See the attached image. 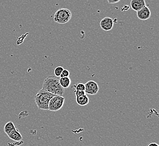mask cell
Segmentation results:
<instances>
[{
    "label": "cell",
    "mask_w": 159,
    "mask_h": 146,
    "mask_svg": "<svg viewBox=\"0 0 159 146\" xmlns=\"http://www.w3.org/2000/svg\"><path fill=\"white\" fill-rule=\"evenodd\" d=\"M59 78L53 75L48 76L44 80L42 89L54 95L63 96L64 89L60 84Z\"/></svg>",
    "instance_id": "1"
},
{
    "label": "cell",
    "mask_w": 159,
    "mask_h": 146,
    "mask_svg": "<svg viewBox=\"0 0 159 146\" xmlns=\"http://www.w3.org/2000/svg\"><path fill=\"white\" fill-rule=\"evenodd\" d=\"M54 96L43 89H40L34 97L35 103L39 109L48 110L49 101Z\"/></svg>",
    "instance_id": "2"
},
{
    "label": "cell",
    "mask_w": 159,
    "mask_h": 146,
    "mask_svg": "<svg viewBox=\"0 0 159 146\" xmlns=\"http://www.w3.org/2000/svg\"><path fill=\"white\" fill-rule=\"evenodd\" d=\"M72 13L67 9H60L57 11L54 16V20L58 24H66L72 18Z\"/></svg>",
    "instance_id": "3"
},
{
    "label": "cell",
    "mask_w": 159,
    "mask_h": 146,
    "mask_svg": "<svg viewBox=\"0 0 159 146\" xmlns=\"http://www.w3.org/2000/svg\"><path fill=\"white\" fill-rule=\"evenodd\" d=\"M65 98L60 95H54L49 101L48 110L55 112L61 109L64 105Z\"/></svg>",
    "instance_id": "4"
},
{
    "label": "cell",
    "mask_w": 159,
    "mask_h": 146,
    "mask_svg": "<svg viewBox=\"0 0 159 146\" xmlns=\"http://www.w3.org/2000/svg\"><path fill=\"white\" fill-rule=\"evenodd\" d=\"M99 86L93 80H89L85 84V92L86 94L95 95L99 91Z\"/></svg>",
    "instance_id": "5"
},
{
    "label": "cell",
    "mask_w": 159,
    "mask_h": 146,
    "mask_svg": "<svg viewBox=\"0 0 159 146\" xmlns=\"http://www.w3.org/2000/svg\"><path fill=\"white\" fill-rule=\"evenodd\" d=\"M114 21L110 17H105L100 22L101 28L105 32L110 31L113 28Z\"/></svg>",
    "instance_id": "6"
},
{
    "label": "cell",
    "mask_w": 159,
    "mask_h": 146,
    "mask_svg": "<svg viewBox=\"0 0 159 146\" xmlns=\"http://www.w3.org/2000/svg\"><path fill=\"white\" fill-rule=\"evenodd\" d=\"M137 15L139 19L141 20H146L150 18L151 13L150 9L146 6L141 10L137 11Z\"/></svg>",
    "instance_id": "7"
},
{
    "label": "cell",
    "mask_w": 159,
    "mask_h": 146,
    "mask_svg": "<svg viewBox=\"0 0 159 146\" xmlns=\"http://www.w3.org/2000/svg\"><path fill=\"white\" fill-rule=\"evenodd\" d=\"M130 6L134 11H137L146 6V2L144 0H132Z\"/></svg>",
    "instance_id": "8"
},
{
    "label": "cell",
    "mask_w": 159,
    "mask_h": 146,
    "mask_svg": "<svg viewBox=\"0 0 159 146\" xmlns=\"http://www.w3.org/2000/svg\"><path fill=\"white\" fill-rule=\"evenodd\" d=\"M7 136L11 140H16V141H20L23 139V137L21 136V134L19 131L18 129L16 128L14 130H13L12 131H11Z\"/></svg>",
    "instance_id": "9"
},
{
    "label": "cell",
    "mask_w": 159,
    "mask_h": 146,
    "mask_svg": "<svg viewBox=\"0 0 159 146\" xmlns=\"http://www.w3.org/2000/svg\"><path fill=\"white\" fill-rule=\"evenodd\" d=\"M76 102L80 106H86L89 104V98L86 94L76 97Z\"/></svg>",
    "instance_id": "10"
},
{
    "label": "cell",
    "mask_w": 159,
    "mask_h": 146,
    "mask_svg": "<svg viewBox=\"0 0 159 146\" xmlns=\"http://www.w3.org/2000/svg\"><path fill=\"white\" fill-rule=\"evenodd\" d=\"M59 83L63 88H68L71 84V79L70 77L59 78Z\"/></svg>",
    "instance_id": "11"
},
{
    "label": "cell",
    "mask_w": 159,
    "mask_h": 146,
    "mask_svg": "<svg viewBox=\"0 0 159 146\" xmlns=\"http://www.w3.org/2000/svg\"><path fill=\"white\" fill-rule=\"evenodd\" d=\"M16 128L14 125V124L13 123V122L10 121V122H7L5 125L4 126L3 130H4V132L8 135L11 131H12Z\"/></svg>",
    "instance_id": "12"
},
{
    "label": "cell",
    "mask_w": 159,
    "mask_h": 146,
    "mask_svg": "<svg viewBox=\"0 0 159 146\" xmlns=\"http://www.w3.org/2000/svg\"><path fill=\"white\" fill-rule=\"evenodd\" d=\"M74 87L76 89V91H85V84H83L82 83H80L76 84L74 86Z\"/></svg>",
    "instance_id": "13"
},
{
    "label": "cell",
    "mask_w": 159,
    "mask_h": 146,
    "mask_svg": "<svg viewBox=\"0 0 159 146\" xmlns=\"http://www.w3.org/2000/svg\"><path fill=\"white\" fill-rule=\"evenodd\" d=\"M63 70H64L63 67H56L55 70H54L55 76H57V77H60L61 72L63 71Z\"/></svg>",
    "instance_id": "14"
},
{
    "label": "cell",
    "mask_w": 159,
    "mask_h": 146,
    "mask_svg": "<svg viewBox=\"0 0 159 146\" xmlns=\"http://www.w3.org/2000/svg\"><path fill=\"white\" fill-rule=\"evenodd\" d=\"M70 71L64 69L63 70V71L61 72V74L60 75V78H62V77H69L70 76Z\"/></svg>",
    "instance_id": "15"
},
{
    "label": "cell",
    "mask_w": 159,
    "mask_h": 146,
    "mask_svg": "<svg viewBox=\"0 0 159 146\" xmlns=\"http://www.w3.org/2000/svg\"><path fill=\"white\" fill-rule=\"evenodd\" d=\"M75 93L76 97L81 96H83V95L86 94L85 91H75Z\"/></svg>",
    "instance_id": "16"
},
{
    "label": "cell",
    "mask_w": 159,
    "mask_h": 146,
    "mask_svg": "<svg viewBox=\"0 0 159 146\" xmlns=\"http://www.w3.org/2000/svg\"><path fill=\"white\" fill-rule=\"evenodd\" d=\"M108 2L110 4H114V3H116L120 1V0H107Z\"/></svg>",
    "instance_id": "17"
},
{
    "label": "cell",
    "mask_w": 159,
    "mask_h": 146,
    "mask_svg": "<svg viewBox=\"0 0 159 146\" xmlns=\"http://www.w3.org/2000/svg\"><path fill=\"white\" fill-rule=\"evenodd\" d=\"M148 146H159V144H157L156 143H155V142H152V143H151L148 144Z\"/></svg>",
    "instance_id": "18"
}]
</instances>
